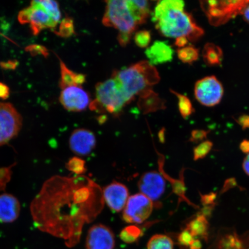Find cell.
Returning <instances> with one entry per match:
<instances>
[{"mask_svg":"<svg viewBox=\"0 0 249 249\" xmlns=\"http://www.w3.org/2000/svg\"><path fill=\"white\" fill-rule=\"evenodd\" d=\"M104 202L103 190L89 177L55 176L46 182L31 210L40 230L72 248L79 242L83 226L96 219Z\"/></svg>","mask_w":249,"mask_h":249,"instance_id":"1","label":"cell"},{"mask_svg":"<svg viewBox=\"0 0 249 249\" xmlns=\"http://www.w3.org/2000/svg\"><path fill=\"white\" fill-rule=\"evenodd\" d=\"M185 3L180 0L159 1L152 20L161 35L169 38L185 36L195 42L203 36L204 30L196 23L194 18L185 11Z\"/></svg>","mask_w":249,"mask_h":249,"instance_id":"2","label":"cell"},{"mask_svg":"<svg viewBox=\"0 0 249 249\" xmlns=\"http://www.w3.org/2000/svg\"><path fill=\"white\" fill-rule=\"evenodd\" d=\"M111 77L116 80L125 95L132 102L136 95L152 89L160 82V74L154 65L142 61L120 71H114Z\"/></svg>","mask_w":249,"mask_h":249,"instance_id":"3","label":"cell"},{"mask_svg":"<svg viewBox=\"0 0 249 249\" xmlns=\"http://www.w3.org/2000/svg\"><path fill=\"white\" fill-rule=\"evenodd\" d=\"M102 23L105 26L113 27L119 31L118 40L122 46L130 42L132 34L138 26L129 11L127 1L111 0L107 1Z\"/></svg>","mask_w":249,"mask_h":249,"instance_id":"4","label":"cell"},{"mask_svg":"<svg viewBox=\"0 0 249 249\" xmlns=\"http://www.w3.org/2000/svg\"><path fill=\"white\" fill-rule=\"evenodd\" d=\"M95 95L89 108L99 113L117 115L129 104L122 89L113 77L98 83L95 87Z\"/></svg>","mask_w":249,"mask_h":249,"instance_id":"5","label":"cell"},{"mask_svg":"<svg viewBox=\"0 0 249 249\" xmlns=\"http://www.w3.org/2000/svg\"><path fill=\"white\" fill-rule=\"evenodd\" d=\"M202 10L214 26H219L225 24L242 14L249 3L247 0H230V1H200Z\"/></svg>","mask_w":249,"mask_h":249,"instance_id":"6","label":"cell"},{"mask_svg":"<svg viewBox=\"0 0 249 249\" xmlns=\"http://www.w3.org/2000/svg\"><path fill=\"white\" fill-rule=\"evenodd\" d=\"M18 20L21 24H29L32 33L36 36L44 29H54L58 25L39 1L31 2L29 7L21 11Z\"/></svg>","mask_w":249,"mask_h":249,"instance_id":"7","label":"cell"},{"mask_svg":"<svg viewBox=\"0 0 249 249\" xmlns=\"http://www.w3.org/2000/svg\"><path fill=\"white\" fill-rule=\"evenodd\" d=\"M22 124V117L13 105L0 102V147L17 136Z\"/></svg>","mask_w":249,"mask_h":249,"instance_id":"8","label":"cell"},{"mask_svg":"<svg viewBox=\"0 0 249 249\" xmlns=\"http://www.w3.org/2000/svg\"><path fill=\"white\" fill-rule=\"evenodd\" d=\"M154 202L147 196L141 194L130 196L123 211V219L126 222L141 224L150 216Z\"/></svg>","mask_w":249,"mask_h":249,"instance_id":"9","label":"cell"},{"mask_svg":"<svg viewBox=\"0 0 249 249\" xmlns=\"http://www.w3.org/2000/svg\"><path fill=\"white\" fill-rule=\"evenodd\" d=\"M224 93L222 84L213 76L197 81L195 87L197 100L205 107H214L222 100Z\"/></svg>","mask_w":249,"mask_h":249,"instance_id":"10","label":"cell"},{"mask_svg":"<svg viewBox=\"0 0 249 249\" xmlns=\"http://www.w3.org/2000/svg\"><path fill=\"white\" fill-rule=\"evenodd\" d=\"M138 186L141 194L154 202L160 200L164 194L166 182L160 173L151 171L145 173L140 177Z\"/></svg>","mask_w":249,"mask_h":249,"instance_id":"11","label":"cell"},{"mask_svg":"<svg viewBox=\"0 0 249 249\" xmlns=\"http://www.w3.org/2000/svg\"><path fill=\"white\" fill-rule=\"evenodd\" d=\"M89 93L80 86H71L62 89L61 104L67 110L80 112L86 110L91 104Z\"/></svg>","mask_w":249,"mask_h":249,"instance_id":"12","label":"cell"},{"mask_svg":"<svg viewBox=\"0 0 249 249\" xmlns=\"http://www.w3.org/2000/svg\"><path fill=\"white\" fill-rule=\"evenodd\" d=\"M116 245L113 231L108 227L98 224L89 230L86 249H114Z\"/></svg>","mask_w":249,"mask_h":249,"instance_id":"13","label":"cell"},{"mask_svg":"<svg viewBox=\"0 0 249 249\" xmlns=\"http://www.w3.org/2000/svg\"><path fill=\"white\" fill-rule=\"evenodd\" d=\"M104 201L108 207L117 213L123 211L129 198V191L123 183L113 182L103 189Z\"/></svg>","mask_w":249,"mask_h":249,"instance_id":"14","label":"cell"},{"mask_svg":"<svg viewBox=\"0 0 249 249\" xmlns=\"http://www.w3.org/2000/svg\"><path fill=\"white\" fill-rule=\"evenodd\" d=\"M96 140L94 134L86 129H77L71 133L70 139V147L73 153L87 156L95 148Z\"/></svg>","mask_w":249,"mask_h":249,"instance_id":"15","label":"cell"},{"mask_svg":"<svg viewBox=\"0 0 249 249\" xmlns=\"http://www.w3.org/2000/svg\"><path fill=\"white\" fill-rule=\"evenodd\" d=\"M20 204L14 196L5 194L0 195V222L12 223L19 216Z\"/></svg>","mask_w":249,"mask_h":249,"instance_id":"16","label":"cell"},{"mask_svg":"<svg viewBox=\"0 0 249 249\" xmlns=\"http://www.w3.org/2000/svg\"><path fill=\"white\" fill-rule=\"evenodd\" d=\"M145 54L152 65H160L172 60L174 52L166 42L156 41L146 50Z\"/></svg>","mask_w":249,"mask_h":249,"instance_id":"17","label":"cell"},{"mask_svg":"<svg viewBox=\"0 0 249 249\" xmlns=\"http://www.w3.org/2000/svg\"><path fill=\"white\" fill-rule=\"evenodd\" d=\"M164 101L152 89L139 96L138 107L144 114L165 108Z\"/></svg>","mask_w":249,"mask_h":249,"instance_id":"18","label":"cell"},{"mask_svg":"<svg viewBox=\"0 0 249 249\" xmlns=\"http://www.w3.org/2000/svg\"><path fill=\"white\" fill-rule=\"evenodd\" d=\"M61 79L60 87L63 89L71 86H81L85 83L86 76L82 73H77L67 67L63 61L60 60Z\"/></svg>","mask_w":249,"mask_h":249,"instance_id":"19","label":"cell"},{"mask_svg":"<svg viewBox=\"0 0 249 249\" xmlns=\"http://www.w3.org/2000/svg\"><path fill=\"white\" fill-rule=\"evenodd\" d=\"M127 7L134 19L139 25L144 24L151 15L150 5L147 1H127Z\"/></svg>","mask_w":249,"mask_h":249,"instance_id":"20","label":"cell"},{"mask_svg":"<svg viewBox=\"0 0 249 249\" xmlns=\"http://www.w3.org/2000/svg\"><path fill=\"white\" fill-rule=\"evenodd\" d=\"M209 227L208 219L200 214H197V216L187 224L186 230H188L194 237L199 236L207 241Z\"/></svg>","mask_w":249,"mask_h":249,"instance_id":"21","label":"cell"},{"mask_svg":"<svg viewBox=\"0 0 249 249\" xmlns=\"http://www.w3.org/2000/svg\"><path fill=\"white\" fill-rule=\"evenodd\" d=\"M204 61L209 66H217L222 64L223 52L222 49L212 43L205 45L202 51Z\"/></svg>","mask_w":249,"mask_h":249,"instance_id":"22","label":"cell"},{"mask_svg":"<svg viewBox=\"0 0 249 249\" xmlns=\"http://www.w3.org/2000/svg\"><path fill=\"white\" fill-rule=\"evenodd\" d=\"M244 241L235 232L226 233L218 241L219 249H244Z\"/></svg>","mask_w":249,"mask_h":249,"instance_id":"23","label":"cell"},{"mask_svg":"<svg viewBox=\"0 0 249 249\" xmlns=\"http://www.w3.org/2000/svg\"><path fill=\"white\" fill-rule=\"evenodd\" d=\"M147 249H174V242L166 235H155L149 239Z\"/></svg>","mask_w":249,"mask_h":249,"instance_id":"24","label":"cell"},{"mask_svg":"<svg viewBox=\"0 0 249 249\" xmlns=\"http://www.w3.org/2000/svg\"><path fill=\"white\" fill-rule=\"evenodd\" d=\"M177 55L179 60L184 63L192 64L199 57V51L194 46H188L178 49Z\"/></svg>","mask_w":249,"mask_h":249,"instance_id":"25","label":"cell"},{"mask_svg":"<svg viewBox=\"0 0 249 249\" xmlns=\"http://www.w3.org/2000/svg\"><path fill=\"white\" fill-rule=\"evenodd\" d=\"M170 91L177 96L178 99V108L181 116L186 119L194 113L195 109L190 99L187 96L171 89Z\"/></svg>","mask_w":249,"mask_h":249,"instance_id":"26","label":"cell"},{"mask_svg":"<svg viewBox=\"0 0 249 249\" xmlns=\"http://www.w3.org/2000/svg\"><path fill=\"white\" fill-rule=\"evenodd\" d=\"M142 235V231L139 227L132 225L127 226L123 229L120 236L124 242L127 244H132L138 241Z\"/></svg>","mask_w":249,"mask_h":249,"instance_id":"27","label":"cell"},{"mask_svg":"<svg viewBox=\"0 0 249 249\" xmlns=\"http://www.w3.org/2000/svg\"><path fill=\"white\" fill-rule=\"evenodd\" d=\"M39 2L55 22L58 24L61 20V14L58 2L51 0H42Z\"/></svg>","mask_w":249,"mask_h":249,"instance_id":"28","label":"cell"},{"mask_svg":"<svg viewBox=\"0 0 249 249\" xmlns=\"http://www.w3.org/2000/svg\"><path fill=\"white\" fill-rule=\"evenodd\" d=\"M213 142L210 140H206L200 143L195 147L194 150V160L195 161L202 160L206 157L213 147Z\"/></svg>","mask_w":249,"mask_h":249,"instance_id":"29","label":"cell"},{"mask_svg":"<svg viewBox=\"0 0 249 249\" xmlns=\"http://www.w3.org/2000/svg\"><path fill=\"white\" fill-rule=\"evenodd\" d=\"M67 168L76 176L83 175L86 171L85 161L82 159L77 157L71 159L67 164Z\"/></svg>","mask_w":249,"mask_h":249,"instance_id":"30","label":"cell"},{"mask_svg":"<svg viewBox=\"0 0 249 249\" xmlns=\"http://www.w3.org/2000/svg\"><path fill=\"white\" fill-rule=\"evenodd\" d=\"M134 40L137 46L141 48H146L149 46L151 40V34L150 31L142 30L136 33Z\"/></svg>","mask_w":249,"mask_h":249,"instance_id":"31","label":"cell"},{"mask_svg":"<svg viewBox=\"0 0 249 249\" xmlns=\"http://www.w3.org/2000/svg\"><path fill=\"white\" fill-rule=\"evenodd\" d=\"M74 23L70 18H65L61 21L60 29L57 34L62 37H69L74 33Z\"/></svg>","mask_w":249,"mask_h":249,"instance_id":"32","label":"cell"},{"mask_svg":"<svg viewBox=\"0 0 249 249\" xmlns=\"http://www.w3.org/2000/svg\"><path fill=\"white\" fill-rule=\"evenodd\" d=\"M194 241V236L186 229L180 232L178 236L179 244L183 247H189Z\"/></svg>","mask_w":249,"mask_h":249,"instance_id":"33","label":"cell"},{"mask_svg":"<svg viewBox=\"0 0 249 249\" xmlns=\"http://www.w3.org/2000/svg\"><path fill=\"white\" fill-rule=\"evenodd\" d=\"M209 132L208 130H194L192 132L191 137L189 139V141L194 143H198L203 141L204 140L207 139Z\"/></svg>","mask_w":249,"mask_h":249,"instance_id":"34","label":"cell"},{"mask_svg":"<svg viewBox=\"0 0 249 249\" xmlns=\"http://www.w3.org/2000/svg\"><path fill=\"white\" fill-rule=\"evenodd\" d=\"M201 202L203 206H208L216 203L215 202L217 198V194L216 193H210L206 195L200 194Z\"/></svg>","mask_w":249,"mask_h":249,"instance_id":"35","label":"cell"},{"mask_svg":"<svg viewBox=\"0 0 249 249\" xmlns=\"http://www.w3.org/2000/svg\"><path fill=\"white\" fill-rule=\"evenodd\" d=\"M237 186V182H236V180L235 178H231L227 179L225 182V184L223 185L222 191H221L220 194H225V193L228 191L229 190Z\"/></svg>","mask_w":249,"mask_h":249,"instance_id":"36","label":"cell"},{"mask_svg":"<svg viewBox=\"0 0 249 249\" xmlns=\"http://www.w3.org/2000/svg\"><path fill=\"white\" fill-rule=\"evenodd\" d=\"M235 121L242 127V129L245 130L249 127V116L244 114L236 118Z\"/></svg>","mask_w":249,"mask_h":249,"instance_id":"37","label":"cell"},{"mask_svg":"<svg viewBox=\"0 0 249 249\" xmlns=\"http://www.w3.org/2000/svg\"><path fill=\"white\" fill-rule=\"evenodd\" d=\"M216 205V203L211 205H208V206H203V208L200 210L198 214H200V215H202L208 219V217H210L211 216L214 208L215 207Z\"/></svg>","mask_w":249,"mask_h":249,"instance_id":"38","label":"cell"},{"mask_svg":"<svg viewBox=\"0 0 249 249\" xmlns=\"http://www.w3.org/2000/svg\"><path fill=\"white\" fill-rule=\"evenodd\" d=\"M10 95V89L4 83L0 82V99L5 100Z\"/></svg>","mask_w":249,"mask_h":249,"instance_id":"39","label":"cell"},{"mask_svg":"<svg viewBox=\"0 0 249 249\" xmlns=\"http://www.w3.org/2000/svg\"><path fill=\"white\" fill-rule=\"evenodd\" d=\"M188 43V39L185 36L179 37L176 39L175 45L178 48H183L186 46L187 43Z\"/></svg>","mask_w":249,"mask_h":249,"instance_id":"40","label":"cell"},{"mask_svg":"<svg viewBox=\"0 0 249 249\" xmlns=\"http://www.w3.org/2000/svg\"><path fill=\"white\" fill-rule=\"evenodd\" d=\"M241 151L244 154H249V140H244L239 145Z\"/></svg>","mask_w":249,"mask_h":249,"instance_id":"41","label":"cell"},{"mask_svg":"<svg viewBox=\"0 0 249 249\" xmlns=\"http://www.w3.org/2000/svg\"><path fill=\"white\" fill-rule=\"evenodd\" d=\"M242 167L245 173L249 176V154H248L247 157L244 159L242 163Z\"/></svg>","mask_w":249,"mask_h":249,"instance_id":"42","label":"cell"},{"mask_svg":"<svg viewBox=\"0 0 249 249\" xmlns=\"http://www.w3.org/2000/svg\"><path fill=\"white\" fill-rule=\"evenodd\" d=\"M190 249H201L202 244L199 239H194L189 247Z\"/></svg>","mask_w":249,"mask_h":249,"instance_id":"43","label":"cell"},{"mask_svg":"<svg viewBox=\"0 0 249 249\" xmlns=\"http://www.w3.org/2000/svg\"><path fill=\"white\" fill-rule=\"evenodd\" d=\"M242 14L243 16H244L245 20L249 24V3L247 6H246L244 11H242Z\"/></svg>","mask_w":249,"mask_h":249,"instance_id":"44","label":"cell"},{"mask_svg":"<svg viewBox=\"0 0 249 249\" xmlns=\"http://www.w3.org/2000/svg\"></svg>","mask_w":249,"mask_h":249,"instance_id":"45","label":"cell"}]
</instances>
